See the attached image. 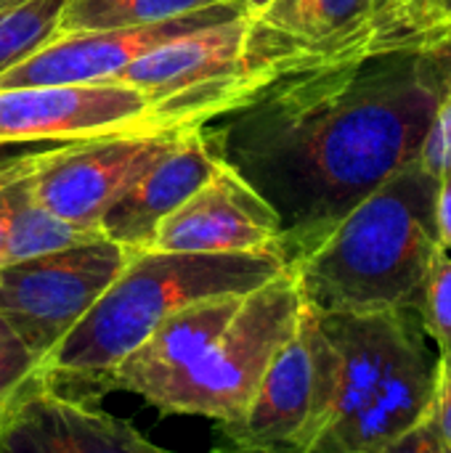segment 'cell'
Instances as JSON below:
<instances>
[{
    "mask_svg": "<svg viewBox=\"0 0 451 453\" xmlns=\"http://www.w3.org/2000/svg\"><path fill=\"white\" fill-rule=\"evenodd\" d=\"M247 16L178 35L128 64L114 82L149 101L154 127H194L242 85Z\"/></svg>",
    "mask_w": 451,
    "mask_h": 453,
    "instance_id": "obj_8",
    "label": "cell"
},
{
    "mask_svg": "<svg viewBox=\"0 0 451 453\" xmlns=\"http://www.w3.org/2000/svg\"><path fill=\"white\" fill-rule=\"evenodd\" d=\"M439 175L420 162L362 199L292 268L314 313H380L423 305L439 250Z\"/></svg>",
    "mask_w": 451,
    "mask_h": 453,
    "instance_id": "obj_2",
    "label": "cell"
},
{
    "mask_svg": "<svg viewBox=\"0 0 451 453\" xmlns=\"http://www.w3.org/2000/svg\"><path fill=\"white\" fill-rule=\"evenodd\" d=\"M436 223H439V244L451 252V167L439 175Z\"/></svg>",
    "mask_w": 451,
    "mask_h": 453,
    "instance_id": "obj_27",
    "label": "cell"
},
{
    "mask_svg": "<svg viewBox=\"0 0 451 453\" xmlns=\"http://www.w3.org/2000/svg\"><path fill=\"white\" fill-rule=\"evenodd\" d=\"M391 3H396V0H383V5H391Z\"/></svg>",
    "mask_w": 451,
    "mask_h": 453,
    "instance_id": "obj_34",
    "label": "cell"
},
{
    "mask_svg": "<svg viewBox=\"0 0 451 453\" xmlns=\"http://www.w3.org/2000/svg\"><path fill=\"white\" fill-rule=\"evenodd\" d=\"M449 82L451 19L391 3L356 42L247 80L191 130L276 212L290 268L420 162Z\"/></svg>",
    "mask_w": 451,
    "mask_h": 453,
    "instance_id": "obj_1",
    "label": "cell"
},
{
    "mask_svg": "<svg viewBox=\"0 0 451 453\" xmlns=\"http://www.w3.org/2000/svg\"><path fill=\"white\" fill-rule=\"evenodd\" d=\"M380 8L383 0H271L247 19L245 82L356 42Z\"/></svg>",
    "mask_w": 451,
    "mask_h": 453,
    "instance_id": "obj_14",
    "label": "cell"
},
{
    "mask_svg": "<svg viewBox=\"0 0 451 453\" xmlns=\"http://www.w3.org/2000/svg\"><path fill=\"white\" fill-rule=\"evenodd\" d=\"M13 3H24V0H0V8H5V5H13Z\"/></svg>",
    "mask_w": 451,
    "mask_h": 453,
    "instance_id": "obj_31",
    "label": "cell"
},
{
    "mask_svg": "<svg viewBox=\"0 0 451 453\" xmlns=\"http://www.w3.org/2000/svg\"><path fill=\"white\" fill-rule=\"evenodd\" d=\"M303 308L292 268L242 295L229 326L157 409L213 419L221 427L239 422L271 358L295 334Z\"/></svg>",
    "mask_w": 451,
    "mask_h": 453,
    "instance_id": "obj_5",
    "label": "cell"
},
{
    "mask_svg": "<svg viewBox=\"0 0 451 453\" xmlns=\"http://www.w3.org/2000/svg\"><path fill=\"white\" fill-rule=\"evenodd\" d=\"M335 348V398L308 453H377L423 422L436 398L441 353L417 308L316 313Z\"/></svg>",
    "mask_w": 451,
    "mask_h": 453,
    "instance_id": "obj_3",
    "label": "cell"
},
{
    "mask_svg": "<svg viewBox=\"0 0 451 453\" xmlns=\"http://www.w3.org/2000/svg\"><path fill=\"white\" fill-rule=\"evenodd\" d=\"M154 127L149 101L122 82L0 88V141H90Z\"/></svg>",
    "mask_w": 451,
    "mask_h": 453,
    "instance_id": "obj_11",
    "label": "cell"
},
{
    "mask_svg": "<svg viewBox=\"0 0 451 453\" xmlns=\"http://www.w3.org/2000/svg\"><path fill=\"white\" fill-rule=\"evenodd\" d=\"M58 154V151H56ZM53 157V154H51ZM48 159V157H45ZM43 159L37 162H27V165H19L8 173H0V255H3V242H5V228H8V218H11V210H13V202H16V194L24 183V178L40 165Z\"/></svg>",
    "mask_w": 451,
    "mask_h": 453,
    "instance_id": "obj_25",
    "label": "cell"
},
{
    "mask_svg": "<svg viewBox=\"0 0 451 453\" xmlns=\"http://www.w3.org/2000/svg\"><path fill=\"white\" fill-rule=\"evenodd\" d=\"M229 453H266V451H247V449H234V451Z\"/></svg>",
    "mask_w": 451,
    "mask_h": 453,
    "instance_id": "obj_33",
    "label": "cell"
},
{
    "mask_svg": "<svg viewBox=\"0 0 451 453\" xmlns=\"http://www.w3.org/2000/svg\"><path fill=\"white\" fill-rule=\"evenodd\" d=\"M29 175L24 178V183H21V188L16 194L13 210H11V218H8L0 265L40 257V255H51V252H58V250H69V247H77V244L104 239L98 231L74 226V223L53 215L43 204H37L32 199V194H29Z\"/></svg>",
    "mask_w": 451,
    "mask_h": 453,
    "instance_id": "obj_17",
    "label": "cell"
},
{
    "mask_svg": "<svg viewBox=\"0 0 451 453\" xmlns=\"http://www.w3.org/2000/svg\"><path fill=\"white\" fill-rule=\"evenodd\" d=\"M428 8L436 11V13H441V16H447V19H451V0H431Z\"/></svg>",
    "mask_w": 451,
    "mask_h": 453,
    "instance_id": "obj_29",
    "label": "cell"
},
{
    "mask_svg": "<svg viewBox=\"0 0 451 453\" xmlns=\"http://www.w3.org/2000/svg\"><path fill=\"white\" fill-rule=\"evenodd\" d=\"M287 268L279 252H130L85 319L40 364L48 380L104 385L175 311L223 295H247Z\"/></svg>",
    "mask_w": 451,
    "mask_h": 453,
    "instance_id": "obj_4",
    "label": "cell"
},
{
    "mask_svg": "<svg viewBox=\"0 0 451 453\" xmlns=\"http://www.w3.org/2000/svg\"><path fill=\"white\" fill-rule=\"evenodd\" d=\"M239 300L242 295H223L175 311L112 372L104 388L128 390L157 409L229 326Z\"/></svg>",
    "mask_w": 451,
    "mask_h": 453,
    "instance_id": "obj_15",
    "label": "cell"
},
{
    "mask_svg": "<svg viewBox=\"0 0 451 453\" xmlns=\"http://www.w3.org/2000/svg\"><path fill=\"white\" fill-rule=\"evenodd\" d=\"M431 417L451 451V358H441L439 366V385H436V398H433V409Z\"/></svg>",
    "mask_w": 451,
    "mask_h": 453,
    "instance_id": "obj_26",
    "label": "cell"
},
{
    "mask_svg": "<svg viewBox=\"0 0 451 453\" xmlns=\"http://www.w3.org/2000/svg\"><path fill=\"white\" fill-rule=\"evenodd\" d=\"M0 453H173L130 422L61 395L43 372L19 388L0 422Z\"/></svg>",
    "mask_w": 451,
    "mask_h": 453,
    "instance_id": "obj_12",
    "label": "cell"
},
{
    "mask_svg": "<svg viewBox=\"0 0 451 453\" xmlns=\"http://www.w3.org/2000/svg\"><path fill=\"white\" fill-rule=\"evenodd\" d=\"M5 406H8V398H5V401H0V422H3V414H5Z\"/></svg>",
    "mask_w": 451,
    "mask_h": 453,
    "instance_id": "obj_32",
    "label": "cell"
},
{
    "mask_svg": "<svg viewBox=\"0 0 451 453\" xmlns=\"http://www.w3.org/2000/svg\"><path fill=\"white\" fill-rule=\"evenodd\" d=\"M189 127H136L90 141H74L43 159L29 175V194L53 215L98 231L106 207ZM101 234V231H98Z\"/></svg>",
    "mask_w": 451,
    "mask_h": 453,
    "instance_id": "obj_9",
    "label": "cell"
},
{
    "mask_svg": "<svg viewBox=\"0 0 451 453\" xmlns=\"http://www.w3.org/2000/svg\"><path fill=\"white\" fill-rule=\"evenodd\" d=\"M335 377V348L316 313L303 308L295 334L271 358L242 419L221 430L237 449L308 453L327 427Z\"/></svg>",
    "mask_w": 451,
    "mask_h": 453,
    "instance_id": "obj_6",
    "label": "cell"
},
{
    "mask_svg": "<svg viewBox=\"0 0 451 453\" xmlns=\"http://www.w3.org/2000/svg\"><path fill=\"white\" fill-rule=\"evenodd\" d=\"M237 0H66L58 21V35L88 29L146 27L181 19L213 5Z\"/></svg>",
    "mask_w": 451,
    "mask_h": 453,
    "instance_id": "obj_18",
    "label": "cell"
},
{
    "mask_svg": "<svg viewBox=\"0 0 451 453\" xmlns=\"http://www.w3.org/2000/svg\"><path fill=\"white\" fill-rule=\"evenodd\" d=\"M128 260L125 247L96 239L0 265V319L43 364L98 303Z\"/></svg>",
    "mask_w": 451,
    "mask_h": 453,
    "instance_id": "obj_7",
    "label": "cell"
},
{
    "mask_svg": "<svg viewBox=\"0 0 451 453\" xmlns=\"http://www.w3.org/2000/svg\"><path fill=\"white\" fill-rule=\"evenodd\" d=\"M420 165L433 175H441L444 170L451 167V82L439 111H436V117H433L428 141L423 146Z\"/></svg>",
    "mask_w": 451,
    "mask_h": 453,
    "instance_id": "obj_22",
    "label": "cell"
},
{
    "mask_svg": "<svg viewBox=\"0 0 451 453\" xmlns=\"http://www.w3.org/2000/svg\"><path fill=\"white\" fill-rule=\"evenodd\" d=\"M239 3V8L245 11V16L250 19V16H255V13H260L271 0H237Z\"/></svg>",
    "mask_w": 451,
    "mask_h": 453,
    "instance_id": "obj_28",
    "label": "cell"
},
{
    "mask_svg": "<svg viewBox=\"0 0 451 453\" xmlns=\"http://www.w3.org/2000/svg\"><path fill=\"white\" fill-rule=\"evenodd\" d=\"M40 372V361L0 319V401L11 398Z\"/></svg>",
    "mask_w": 451,
    "mask_h": 453,
    "instance_id": "obj_21",
    "label": "cell"
},
{
    "mask_svg": "<svg viewBox=\"0 0 451 453\" xmlns=\"http://www.w3.org/2000/svg\"><path fill=\"white\" fill-rule=\"evenodd\" d=\"M377 453H451L433 422V417L428 414L423 422H417L412 430H407L404 435H399L393 443H388L383 451Z\"/></svg>",
    "mask_w": 451,
    "mask_h": 453,
    "instance_id": "obj_23",
    "label": "cell"
},
{
    "mask_svg": "<svg viewBox=\"0 0 451 453\" xmlns=\"http://www.w3.org/2000/svg\"><path fill=\"white\" fill-rule=\"evenodd\" d=\"M74 141H0V173H8L19 165L45 159Z\"/></svg>",
    "mask_w": 451,
    "mask_h": 453,
    "instance_id": "obj_24",
    "label": "cell"
},
{
    "mask_svg": "<svg viewBox=\"0 0 451 453\" xmlns=\"http://www.w3.org/2000/svg\"><path fill=\"white\" fill-rule=\"evenodd\" d=\"M66 0H24L0 8V74L58 35Z\"/></svg>",
    "mask_w": 451,
    "mask_h": 453,
    "instance_id": "obj_19",
    "label": "cell"
},
{
    "mask_svg": "<svg viewBox=\"0 0 451 453\" xmlns=\"http://www.w3.org/2000/svg\"><path fill=\"white\" fill-rule=\"evenodd\" d=\"M215 170V162L189 127L178 143L144 170L101 215L98 231L104 239L128 252L149 250L159 223L175 212Z\"/></svg>",
    "mask_w": 451,
    "mask_h": 453,
    "instance_id": "obj_16",
    "label": "cell"
},
{
    "mask_svg": "<svg viewBox=\"0 0 451 453\" xmlns=\"http://www.w3.org/2000/svg\"><path fill=\"white\" fill-rule=\"evenodd\" d=\"M279 234L276 212L239 175L215 165L213 175L159 223L149 250L194 255L279 252Z\"/></svg>",
    "mask_w": 451,
    "mask_h": 453,
    "instance_id": "obj_13",
    "label": "cell"
},
{
    "mask_svg": "<svg viewBox=\"0 0 451 453\" xmlns=\"http://www.w3.org/2000/svg\"><path fill=\"white\" fill-rule=\"evenodd\" d=\"M396 3H409V5H415V8L431 11V8H428V3H431V0H396Z\"/></svg>",
    "mask_w": 451,
    "mask_h": 453,
    "instance_id": "obj_30",
    "label": "cell"
},
{
    "mask_svg": "<svg viewBox=\"0 0 451 453\" xmlns=\"http://www.w3.org/2000/svg\"><path fill=\"white\" fill-rule=\"evenodd\" d=\"M245 16L239 3L213 5L181 19L146 24V27H122V29H88V32H64L51 37L24 61L0 74V88H24V85H93L114 80L128 64L141 58L146 50L210 27Z\"/></svg>",
    "mask_w": 451,
    "mask_h": 453,
    "instance_id": "obj_10",
    "label": "cell"
},
{
    "mask_svg": "<svg viewBox=\"0 0 451 453\" xmlns=\"http://www.w3.org/2000/svg\"><path fill=\"white\" fill-rule=\"evenodd\" d=\"M420 316L441 358H451V252L441 244L428 268Z\"/></svg>",
    "mask_w": 451,
    "mask_h": 453,
    "instance_id": "obj_20",
    "label": "cell"
}]
</instances>
